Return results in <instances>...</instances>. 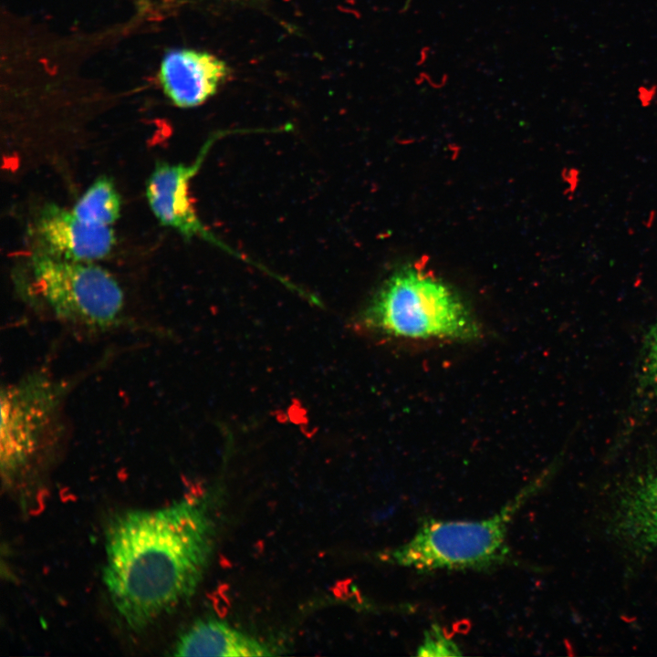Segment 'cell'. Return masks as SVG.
Instances as JSON below:
<instances>
[{"label":"cell","mask_w":657,"mask_h":657,"mask_svg":"<svg viewBox=\"0 0 657 657\" xmlns=\"http://www.w3.org/2000/svg\"><path fill=\"white\" fill-rule=\"evenodd\" d=\"M71 210L89 224L111 226L120 215L121 198L113 181L100 176L88 187Z\"/></svg>","instance_id":"8fae6325"},{"label":"cell","mask_w":657,"mask_h":657,"mask_svg":"<svg viewBox=\"0 0 657 657\" xmlns=\"http://www.w3.org/2000/svg\"><path fill=\"white\" fill-rule=\"evenodd\" d=\"M174 656H268L269 648L227 623L214 620H200L193 623L177 639Z\"/></svg>","instance_id":"9c48e42d"},{"label":"cell","mask_w":657,"mask_h":657,"mask_svg":"<svg viewBox=\"0 0 657 657\" xmlns=\"http://www.w3.org/2000/svg\"><path fill=\"white\" fill-rule=\"evenodd\" d=\"M69 387L67 381L44 371L2 387L0 466L4 480L22 471L54 431Z\"/></svg>","instance_id":"5b68a950"},{"label":"cell","mask_w":657,"mask_h":657,"mask_svg":"<svg viewBox=\"0 0 657 657\" xmlns=\"http://www.w3.org/2000/svg\"><path fill=\"white\" fill-rule=\"evenodd\" d=\"M228 75L227 65L217 57L203 51L178 49L164 57L160 80L173 104L193 108L211 98Z\"/></svg>","instance_id":"ba28073f"},{"label":"cell","mask_w":657,"mask_h":657,"mask_svg":"<svg viewBox=\"0 0 657 657\" xmlns=\"http://www.w3.org/2000/svg\"><path fill=\"white\" fill-rule=\"evenodd\" d=\"M214 537V521L199 499L127 511L110 521L102 579L128 628L143 631L193 596Z\"/></svg>","instance_id":"6da1fadb"},{"label":"cell","mask_w":657,"mask_h":657,"mask_svg":"<svg viewBox=\"0 0 657 657\" xmlns=\"http://www.w3.org/2000/svg\"><path fill=\"white\" fill-rule=\"evenodd\" d=\"M541 480L522 489L497 513L475 521L423 520L410 540L386 550L387 562L418 570L484 569L505 562L509 525Z\"/></svg>","instance_id":"277c9868"},{"label":"cell","mask_w":657,"mask_h":657,"mask_svg":"<svg viewBox=\"0 0 657 657\" xmlns=\"http://www.w3.org/2000/svg\"><path fill=\"white\" fill-rule=\"evenodd\" d=\"M36 251L70 261L95 262L105 258L115 245L111 226L89 224L72 210L46 204L35 226Z\"/></svg>","instance_id":"52a82bcc"},{"label":"cell","mask_w":657,"mask_h":657,"mask_svg":"<svg viewBox=\"0 0 657 657\" xmlns=\"http://www.w3.org/2000/svg\"><path fill=\"white\" fill-rule=\"evenodd\" d=\"M354 323L367 333L417 340H466L479 334L474 318L448 285L410 266L381 285Z\"/></svg>","instance_id":"7a4b0ae2"},{"label":"cell","mask_w":657,"mask_h":657,"mask_svg":"<svg viewBox=\"0 0 657 657\" xmlns=\"http://www.w3.org/2000/svg\"><path fill=\"white\" fill-rule=\"evenodd\" d=\"M461 654L458 645L435 625L425 632L416 653L417 656H458Z\"/></svg>","instance_id":"4fadbf2b"},{"label":"cell","mask_w":657,"mask_h":657,"mask_svg":"<svg viewBox=\"0 0 657 657\" xmlns=\"http://www.w3.org/2000/svg\"><path fill=\"white\" fill-rule=\"evenodd\" d=\"M618 511L617 526L625 540L640 550L657 547V471L628 490Z\"/></svg>","instance_id":"30bf717a"},{"label":"cell","mask_w":657,"mask_h":657,"mask_svg":"<svg viewBox=\"0 0 657 657\" xmlns=\"http://www.w3.org/2000/svg\"><path fill=\"white\" fill-rule=\"evenodd\" d=\"M217 139L218 136L208 139L191 163H157L146 182V198L162 225L175 230L187 239L201 237L234 256H239L204 226L189 195L190 182Z\"/></svg>","instance_id":"8992f818"},{"label":"cell","mask_w":657,"mask_h":657,"mask_svg":"<svg viewBox=\"0 0 657 657\" xmlns=\"http://www.w3.org/2000/svg\"><path fill=\"white\" fill-rule=\"evenodd\" d=\"M20 289L29 305L71 326L103 331L116 327L122 318L121 287L94 262L70 261L35 251Z\"/></svg>","instance_id":"3957f363"},{"label":"cell","mask_w":657,"mask_h":657,"mask_svg":"<svg viewBox=\"0 0 657 657\" xmlns=\"http://www.w3.org/2000/svg\"><path fill=\"white\" fill-rule=\"evenodd\" d=\"M640 381L644 394L657 398V322L646 339Z\"/></svg>","instance_id":"7c38bea8"}]
</instances>
